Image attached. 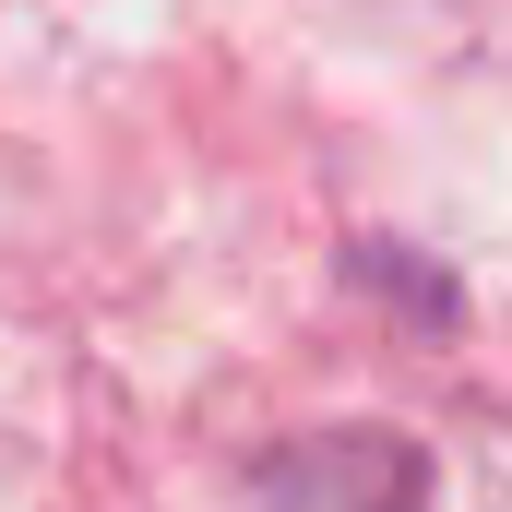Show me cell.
<instances>
[{
	"mask_svg": "<svg viewBox=\"0 0 512 512\" xmlns=\"http://www.w3.org/2000/svg\"><path fill=\"white\" fill-rule=\"evenodd\" d=\"M251 512H429V453L405 429H310L251 465Z\"/></svg>",
	"mask_w": 512,
	"mask_h": 512,
	"instance_id": "cell-1",
	"label": "cell"
}]
</instances>
